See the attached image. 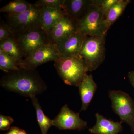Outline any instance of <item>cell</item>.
Instances as JSON below:
<instances>
[{"label":"cell","mask_w":134,"mask_h":134,"mask_svg":"<svg viewBox=\"0 0 134 134\" xmlns=\"http://www.w3.org/2000/svg\"><path fill=\"white\" fill-rule=\"evenodd\" d=\"M0 85L8 91L31 98L47 89L44 80L36 69L20 68L7 73L2 77Z\"/></svg>","instance_id":"6da1fadb"},{"label":"cell","mask_w":134,"mask_h":134,"mask_svg":"<svg viewBox=\"0 0 134 134\" xmlns=\"http://www.w3.org/2000/svg\"><path fill=\"white\" fill-rule=\"evenodd\" d=\"M58 74L68 85L78 87L87 74L88 68L80 55L61 56L54 62Z\"/></svg>","instance_id":"7a4b0ae2"},{"label":"cell","mask_w":134,"mask_h":134,"mask_svg":"<svg viewBox=\"0 0 134 134\" xmlns=\"http://www.w3.org/2000/svg\"><path fill=\"white\" fill-rule=\"evenodd\" d=\"M106 35L86 36L80 55L85 62L88 72L96 70L105 59Z\"/></svg>","instance_id":"3957f363"},{"label":"cell","mask_w":134,"mask_h":134,"mask_svg":"<svg viewBox=\"0 0 134 134\" xmlns=\"http://www.w3.org/2000/svg\"><path fill=\"white\" fill-rule=\"evenodd\" d=\"M41 7L32 4L26 11L18 14H7L6 23L14 35H18L41 28L40 16Z\"/></svg>","instance_id":"277c9868"},{"label":"cell","mask_w":134,"mask_h":134,"mask_svg":"<svg viewBox=\"0 0 134 134\" xmlns=\"http://www.w3.org/2000/svg\"><path fill=\"white\" fill-rule=\"evenodd\" d=\"M109 97L113 111L121 123H127L134 134V101L127 93L121 90H111Z\"/></svg>","instance_id":"5b68a950"},{"label":"cell","mask_w":134,"mask_h":134,"mask_svg":"<svg viewBox=\"0 0 134 134\" xmlns=\"http://www.w3.org/2000/svg\"><path fill=\"white\" fill-rule=\"evenodd\" d=\"M105 16L95 3L86 14L76 22L77 30L86 36H100L107 34Z\"/></svg>","instance_id":"8992f818"},{"label":"cell","mask_w":134,"mask_h":134,"mask_svg":"<svg viewBox=\"0 0 134 134\" xmlns=\"http://www.w3.org/2000/svg\"><path fill=\"white\" fill-rule=\"evenodd\" d=\"M14 36L24 59L49 43L47 32L41 28Z\"/></svg>","instance_id":"52a82bcc"},{"label":"cell","mask_w":134,"mask_h":134,"mask_svg":"<svg viewBox=\"0 0 134 134\" xmlns=\"http://www.w3.org/2000/svg\"><path fill=\"white\" fill-rule=\"evenodd\" d=\"M53 126L61 130H81L87 127V122L81 119L78 113L70 110L66 104L53 120Z\"/></svg>","instance_id":"ba28073f"},{"label":"cell","mask_w":134,"mask_h":134,"mask_svg":"<svg viewBox=\"0 0 134 134\" xmlns=\"http://www.w3.org/2000/svg\"><path fill=\"white\" fill-rule=\"evenodd\" d=\"M60 56L56 45L48 43L25 58V68L36 69L46 63L52 61L55 62Z\"/></svg>","instance_id":"9c48e42d"},{"label":"cell","mask_w":134,"mask_h":134,"mask_svg":"<svg viewBox=\"0 0 134 134\" xmlns=\"http://www.w3.org/2000/svg\"><path fill=\"white\" fill-rule=\"evenodd\" d=\"M77 30L76 22L65 14L47 32L49 43L56 44Z\"/></svg>","instance_id":"30bf717a"},{"label":"cell","mask_w":134,"mask_h":134,"mask_svg":"<svg viewBox=\"0 0 134 134\" xmlns=\"http://www.w3.org/2000/svg\"><path fill=\"white\" fill-rule=\"evenodd\" d=\"M86 36L77 30L68 37L58 42L56 47L61 56L80 55L82 47Z\"/></svg>","instance_id":"8fae6325"},{"label":"cell","mask_w":134,"mask_h":134,"mask_svg":"<svg viewBox=\"0 0 134 134\" xmlns=\"http://www.w3.org/2000/svg\"><path fill=\"white\" fill-rule=\"evenodd\" d=\"M94 0H63L62 10L66 15L77 22L94 5Z\"/></svg>","instance_id":"7c38bea8"},{"label":"cell","mask_w":134,"mask_h":134,"mask_svg":"<svg viewBox=\"0 0 134 134\" xmlns=\"http://www.w3.org/2000/svg\"><path fill=\"white\" fill-rule=\"evenodd\" d=\"M96 125L89 129L92 134H118L122 132V123L108 119L98 113L96 114Z\"/></svg>","instance_id":"4fadbf2b"},{"label":"cell","mask_w":134,"mask_h":134,"mask_svg":"<svg viewBox=\"0 0 134 134\" xmlns=\"http://www.w3.org/2000/svg\"><path fill=\"white\" fill-rule=\"evenodd\" d=\"M79 95L82 101L81 111L88 109L97 88V84L92 75L87 74L78 86Z\"/></svg>","instance_id":"5bb4252c"},{"label":"cell","mask_w":134,"mask_h":134,"mask_svg":"<svg viewBox=\"0 0 134 134\" xmlns=\"http://www.w3.org/2000/svg\"><path fill=\"white\" fill-rule=\"evenodd\" d=\"M64 15L62 9L41 7L40 16L41 28L47 32Z\"/></svg>","instance_id":"9a60e30c"},{"label":"cell","mask_w":134,"mask_h":134,"mask_svg":"<svg viewBox=\"0 0 134 134\" xmlns=\"http://www.w3.org/2000/svg\"><path fill=\"white\" fill-rule=\"evenodd\" d=\"M0 49L14 59L20 68H25L24 56L14 35L0 42Z\"/></svg>","instance_id":"2e32d148"},{"label":"cell","mask_w":134,"mask_h":134,"mask_svg":"<svg viewBox=\"0 0 134 134\" xmlns=\"http://www.w3.org/2000/svg\"><path fill=\"white\" fill-rule=\"evenodd\" d=\"M131 2L130 0H118L108 10L105 15V19L107 31L123 14L127 6Z\"/></svg>","instance_id":"e0dca14e"},{"label":"cell","mask_w":134,"mask_h":134,"mask_svg":"<svg viewBox=\"0 0 134 134\" xmlns=\"http://www.w3.org/2000/svg\"><path fill=\"white\" fill-rule=\"evenodd\" d=\"M31 101L36 111L37 120L41 130V134H47L48 130L53 126V120L46 116L40 104L38 99L36 97L31 98Z\"/></svg>","instance_id":"ac0fdd59"},{"label":"cell","mask_w":134,"mask_h":134,"mask_svg":"<svg viewBox=\"0 0 134 134\" xmlns=\"http://www.w3.org/2000/svg\"><path fill=\"white\" fill-rule=\"evenodd\" d=\"M32 5L24 0H15L1 8L0 12L9 14H18L29 9Z\"/></svg>","instance_id":"d6986e66"},{"label":"cell","mask_w":134,"mask_h":134,"mask_svg":"<svg viewBox=\"0 0 134 134\" xmlns=\"http://www.w3.org/2000/svg\"><path fill=\"white\" fill-rule=\"evenodd\" d=\"M20 67L14 59L0 49V69L7 73L19 69Z\"/></svg>","instance_id":"ffe728a7"},{"label":"cell","mask_w":134,"mask_h":134,"mask_svg":"<svg viewBox=\"0 0 134 134\" xmlns=\"http://www.w3.org/2000/svg\"><path fill=\"white\" fill-rule=\"evenodd\" d=\"M63 0H39L35 4L41 7L52 8L62 9Z\"/></svg>","instance_id":"44dd1931"},{"label":"cell","mask_w":134,"mask_h":134,"mask_svg":"<svg viewBox=\"0 0 134 134\" xmlns=\"http://www.w3.org/2000/svg\"><path fill=\"white\" fill-rule=\"evenodd\" d=\"M118 0H95V3L98 6L105 16L107 12Z\"/></svg>","instance_id":"7402d4cb"},{"label":"cell","mask_w":134,"mask_h":134,"mask_svg":"<svg viewBox=\"0 0 134 134\" xmlns=\"http://www.w3.org/2000/svg\"><path fill=\"white\" fill-rule=\"evenodd\" d=\"M14 35L8 25L6 23L2 22L0 25V42Z\"/></svg>","instance_id":"603a6c76"},{"label":"cell","mask_w":134,"mask_h":134,"mask_svg":"<svg viewBox=\"0 0 134 134\" xmlns=\"http://www.w3.org/2000/svg\"><path fill=\"white\" fill-rule=\"evenodd\" d=\"M14 120L12 117L0 115V130L2 131L8 130Z\"/></svg>","instance_id":"cb8c5ba5"},{"label":"cell","mask_w":134,"mask_h":134,"mask_svg":"<svg viewBox=\"0 0 134 134\" xmlns=\"http://www.w3.org/2000/svg\"><path fill=\"white\" fill-rule=\"evenodd\" d=\"M127 77L130 83L134 88V71H131L129 72L128 73Z\"/></svg>","instance_id":"d4e9b609"},{"label":"cell","mask_w":134,"mask_h":134,"mask_svg":"<svg viewBox=\"0 0 134 134\" xmlns=\"http://www.w3.org/2000/svg\"><path fill=\"white\" fill-rule=\"evenodd\" d=\"M20 129L16 127H12L10 129L9 131L5 134H18Z\"/></svg>","instance_id":"484cf974"},{"label":"cell","mask_w":134,"mask_h":134,"mask_svg":"<svg viewBox=\"0 0 134 134\" xmlns=\"http://www.w3.org/2000/svg\"><path fill=\"white\" fill-rule=\"evenodd\" d=\"M18 134H27L26 132L24 130L20 129H19V132Z\"/></svg>","instance_id":"4316f807"}]
</instances>
